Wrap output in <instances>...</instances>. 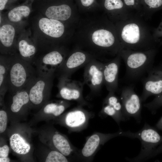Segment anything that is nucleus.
Here are the masks:
<instances>
[{"instance_id": "f257e3e1", "label": "nucleus", "mask_w": 162, "mask_h": 162, "mask_svg": "<svg viewBox=\"0 0 162 162\" xmlns=\"http://www.w3.org/2000/svg\"><path fill=\"white\" fill-rule=\"evenodd\" d=\"M142 17L132 15L127 19L117 22V35L122 49L146 50L158 48L161 39L154 37L153 28Z\"/></svg>"}, {"instance_id": "f03ea898", "label": "nucleus", "mask_w": 162, "mask_h": 162, "mask_svg": "<svg viewBox=\"0 0 162 162\" xmlns=\"http://www.w3.org/2000/svg\"><path fill=\"white\" fill-rule=\"evenodd\" d=\"M158 48L146 50L122 49L119 54L126 67L125 77L132 81H136L153 67Z\"/></svg>"}, {"instance_id": "7ed1b4c3", "label": "nucleus", "mask_w": 162, "mask_h": 162, "mask_svg": "<svg viewBox=\"0 0 162 162\" xmlns=\"http://www.w3.org/2000/svg\"><path fill=\"white\" fill-rule=\"evenodd\" d=\"M37 74L32 64L23 60L19 54L11 55L8 91L13 94L25 88Z\"/></svg>"}, {"instance_id": "20e7f679", "label": "nucleus", "mask_w": 162, "mask_h": 162, "mask_svg": "<svg viewBox=\"0 0 162 162\" xmlns=\"http://www.w3.org/2000/svg\"><path fill=\"white\" fill-rule=\"evenodd\" d=\"M56 70L48 72H37L36 76L29 83L27 88L30 101L33 105H40L50 94L55 76Z\"/></svg>"}, {"instance_id": "39448f33", "label": "nucleus", "mask_w": 162, "mask_h": 162, "mask_svg": "<svg viewBox=\"0 0 162 162\" xmlns=\"http://www.w3.org/2000/svg\"><path fill=\"white\" fill-rule=\"evenodd\" d=\"M134 138L140 140L141 147L137 156L133 158H126L130 162H142L148 160L153 156L154 147L161 140L158 133L146 123L141 130L134 133Z\"/></svg>"}, {"instance_id": "423d86ee", "label": "nucleus", "mask_w": 162, "mask_h": 162, "mask_svg": "<svg viewBox=\"0 0 162 162\" xmlns=\"http://www.w3.org/2000/svg\"><path fill=\"white\" fill-rule=\"evenodd\" d=\"M133 134L130 131H123L121 130L113 133H94L88 137L83 148L78 151L77 157L82 160L90 161L100 147L110 140L118 136L132 138Z\"/></svg>"}, {"instance_id": "0eeeda50", "label": "nucleus", "mask_w": 162, "mask_h": 162, "mask_svg": "<svg viewBox=\"0 0 162 162\" xmlns=\"http://www.w3.org/2000/svg\"><path fill=\"white\" fill-rule=\"evenodd\" d=\"M120 99L123 115L126 120L133 117L138 122H140L142 101L135 92L134 86L130 85L124 87L121 91Z\"/></svg>"}, {"instance_id": "6e6552de", "label": "nucleus", "mask_w": 162, "mask_h": 162, "mask_svg": "<svg viewBox=\"0 0 162 162\" xmlns=\"http://www.w3.org/2000/svg\"><path fill=\"white\" fill-rule=\"evenodd\" d=\"M84 84L69 78L58 79V96L67 100L75 101L82 106L88 105L82 94Z\"/></svg>"}, {"instance_id": "1a4fd4ad", "label": "nucleus", "mask_w": 162, "mask_h": 162, "mask_svg": "<svg viewBox=\"0 0 162 162\" xmlns=\"http://www.w3.org/2000/svg\"><path fill=\"white\" fill-rule=\"evenodd\" d=\"M104 63L92 59L85 66L84 84H86L92 94L99 93L104 84L103 70Z\"/></svg>"}, {"instance_id": "9d476101", "label": "nucleus", "mask_w": 162, "mask_h": 162, "mask_svg": "<svg viewBox=\"0 0 162 162\" xmlns=\"http://www.w3.org/2000/svg\"><path fill=\"white\" fill-rule=\"evenodd\" d=\"M92 59L83 52H75L65 58L62 64L56 69L55 76L58 79L70 78L76 71L85 66Z\"/></svg>"}, {"instance_id": "9b49d317", "label": "nucleus", "mask_w": 162, "mask_h": 162, "mask_svg": "<svg viewBox=\"0 0 162 162\" xmlns=\"http://www.w3.org/2000/svg\"><path fill=\"white\" fill-rule=\"evenodd\" d=\"M110 30L101 29L94 31L92 40L94 44L106 52L117 55L122 48L118 36Z\"/></svg>"}, {"instance_id": "f8f14e48", "label": "nucleus", "mask_w": 162, "mask_h": 162, "mask_svg": "<svg viewBox=\"0 0 162 162\" xmlns=\"http://www.w3.org/2000/svg\"><path fill=\"white\" fill-rule=\"evenodd\" d=\"M142 79L143 91L140 97L142 102L149 96L157 95L162 92V64L153 67Z\"/></svg>"}, {"instance_id": "ddd939ff", "label": "nucleus", "mask_w": 162, "mask_h": 162, "mask_svg": "<svg viewBox=\"0 0 162 162\" xmlns=\"http://www.w3.org/2000/svg\"><path fill=\"white\" fill-rule=\"evenodd\" d=\"M80 105L68 112L64 121L66 125L70 130L78 132L85 129L90 119L94 116L93 113L83 109Z\"/></svg>"}, {"instance_id": "4468645a", "label": "nucleus", "mask_w": 162, "mask_h": 162, "mask_svg": "<svg viewBox=\"0 0 162 162\" xmlns=\"http://www.w3.org/2000/svg\"><path fill=\"white\" fill-rule=\"evenodd\" d=\"M64 54L54 50L48 52L34 62L37 72H48L58 68L65 59Z\"/></svg>"}, {"instance_id": "2eb2a0df", "label": "nucleus", "mask_w": 162, "mask_h": 162, "mask_svg": "<svg viewBox=\"0 0 162 162\" xmlns=\"http://www.w3.org/2000/svg\"><path fill=\"white\" fill-rule=\"evenodd\" d=\"M121 57L119 53L113 59L104 63V84L109 92L115 93L118 88V74Z\"/></svg>"}, {"instance_id": "dca6fc26", "label": "nucleus", "mask_w": 162, "mask_h": 162, "mask_svg": "<svg viewBox=\"0 0 162 162\" xmlns=\"http://www.w3.org/2000/svg\"><path fill=\"white\" fill-rule=\"evenodd\" d=\"M16 31L14 26L4 24L0 28V52L2 55H12L17 50V43L15 42Z\"/></svg>"}, {"instance_id": "f3484780", "label": "nucleus", "mask_w": 162, "mask_h": 162, "mask_svg": "<svg viewBox=\"0 0 162 162\" xmlns=\"http://www.w3.org/2000/svg\"><path fill=\"white\" fill-rule=\"evenodd\" d=\"M38 0L39 6L44 10L46 17L59 21H64L71 16V9L67 4L51 5L45 0Z\"/></svg>"}, {"instance_id": "a211bd4d", "label": "nucleus", "mask_w": 162, "mask_h": 162, "mask_svg": "<svg viewBox=\"0 0 162 162\" xmlns=\"http://www.w3.org/2000/svg\"><path fill=\"white\" fill-rule=\"evenodd\" d=\"M38 26L40 31L49 37L57 38L61 37L64 31L63 24L60 21L42 17L38 21Z\"/></svg>"}, {"instance_id": "6ab92c4d", "label": "nucleus", "mask_w": 162, "mask_h": 162, "mask_svg": "<svg viewBox=\"0 0 162 162\" xmlns=\"http://www.w3.org/2000/svg\"><path fill=\"white\" fill-rule=\"evenodd\" d=\"M104 6L118 22L127 19L132 15L122 0H104Z\"/></svg>"}, {"instance_id": "aec40b11", "label": "nucleus", "mask_w": 162, "mask_h": 162, "mask_svg": "<svg viewBox=\"0 0 162 162\" xmlns=\"http://www.w3.org/2000/svg\"><path fill=\"white\" fill-rule=\"evenodd\" d=\"M19 54L24 60L32 64L37 50L36 44H34L26 38H20L17 42Z\"/></svg>"}, {"instance_id": "412c9836", "label": "nucleus", "mask_w": 162, "mask_h": 162, "mask_svg": "<svg viewBox=\"0 0 162 162\" xmlns=\"http://www.w3.org/2000/svg\"><path fill=\"white\" fill-rule=\"evenodd\" d=\"M52 143L56 149L66 156L76 155L78 152L64 136L59 133H56L52 137Z\"/></svg>"}, {"instance_id": "4be33fe9", "label": "nucleus", "mask_w": 162, "mask_h": 162, "mask_svg": "<svg viewBox=\"0 0 162 162\" xmlns=\"http://www.w3.org/2000/svg\"><path fill=\"white\" fill-rule=\"evenodd\" d=\"M11 55L2 54L0 58V92L4 94L8 90V77Z\"/></svg>"}, {"instance_id": "5701e85b", "label": "nucleus", "mask_w": 162, "mask_h": 162, "mask_svg": "<svg viewBox=\"0 0 162 162\" xmlns=\"http://www.w3.org/2000/svg\"><path fill=\"white\" fill-rule=\"evenodd\" d=\"M31 4H28L27 1L25 3L10 9L7 15L9 20L12 22H18L28 16L31 12Z\"/></svg>"}, {"instance_id": "b1692460", "label": "nucleus", "mask_w": 162, "mask_h": 162, "mask_svg": "<svg viewBox=\"0 0 162 162\" xmlns=\"http://www.w3.org/2000/svg\"><path fill=\"white\" fill-rule=\"evenodd\" d=\"M13 94L10 109L13 112H17L30 101L28 92L26 88Z\"/></svg>"}, {"instance_id": "393cba45", "label": "nucleus", "mask_w": 162, "mask_h": 162, "mask_svg": "<svg viewBox=\"0 0 162 162\" xmlns=\"http://www.w3.org/2000/svg\"><path fill=\"white\" fill-rule=\"evenodd\" d=\"M10 146L16 153L20 154L28 153L30 149V146L18 134L12 135L10 139Z\"/></svg>"}, {"instance_id": "a878e982", "label": "nucleus", "mask_w": 162, "mask_h": 162, "mask_svg": "<svg viewBox=\"0 0 162 162\" xmlns=\"http://www.w3.org/2000/svg\"><path fill=\"white\" fill-rule=\"evenodd\" d=\"M142 16L146 20L156 12L162 10V0H141Z\"/></svg>"}, {"instance_id": "bb28decb", "label": "nucleus", "mask_w": 162, "mask_h": 162, "mask_svg": "<svg viewBox=\"0 0 162 162\" xmlns=\"http://www.w3.org/2000/svg\"><path fill=\"white\" fill-rule=\"evenodd\" d=\"M69 105L68 102L64 101L58 103H52L46 105L44 109V111L45 113L52 114L57 117L61 115Z\"/></svg>"}, {"instance_id": "cd10ccee", "label": "nucleus", "mask_w": 162, "mask_h": 162, "mask_svg": "<svg viewBox=\"0 0 162 162\" xmlns=\"http://www.w3.org/2000/svg\"><path fill=\"white\" fill-rule=\"evenodd\" d=\"M101 112L105 116L111 117L118 125L121 121L126 120L121 114L112 106L107 104L103 103Z\"/></svg>"}, {"instance_id": "c85d7f7f", "label": "nucleus", "mask_w": 162, "mask_h": 162, "mask_svg": "<svg viewBox=\"0 0 162 162\" xmlns=\"http://www.w3.org/2000/svg\"><path fill=\"white\" fill-rule=\"evenodd\" d=\"M122 0L131 14L143 17L141 0Z\"/></svg>"}, {"instance_id": "c756f323", "label": "nucleus", "mask_w": 162, "mask_h": 162, "mask_svg": "<svg viewBox=\"0 0 162 162\" xmlns=\"http://www.w3.org/2000/svg\"><path fill=\"white\" fill-rule=\"evenodd\" d=\"M103 103L107 104L112 106L117 111L123 116L120 100L115 95V92H109L107 95L104 99Z\"/></svg>"}, {"instance_id": "7c9ffc66", "label": "nucleus", "mask_w": 162, "mask_h": 162, "mask_svg": "<svg viewBox=\"0 0 162 162\" xmlns=\"http://www.w3.org/2000/svg\"><path fill=\"white\" fill-rule=\"evenodd\" d=\"M68 160L66 156L56 151H52L48 154L46 159V162H67Z\"/></svg>"}, {"instance_id": "2f4dec72", "label": "nucleus", "mask_w": 162, "mask_h": 162, "mask_svg": "<svg viewBox=\"0 0 162 162\" xmlns=\"http://www.w3.org/2000/svg\"><path fill=\"white\" fill-rule=\"evenodd\" d=\"M162 105V92L156 95V98L151 102L144 105L145 107L152 112L158 107Z\"/></svg>"}, {"instance_id": "473e14b6", "label": "nucleus", "mask_w": 162, "mask_h": 162, "mask_svg": "<svg viewBox=\"0 0 162 162\" xmlns=\"http://www.w3.org/2000/svg\"><path fill=\"white\" fill-rule=\"evenodd\" d=\"M8 118L6 112L3 110L0 111V132L2 133L5 130L7 124Z\"/></svg>"}, {"instance_id": "72a5a7b5", "label": "nucleus", "mask_w": 162, "mask_h": 162, "mask_svg": "<svg viewBox=\"0 0 162 162\" xmlns=\"http://www.w3.org/2000/svg\"><path fill=\"white\" fill-rule=\"evenodd\" d=\"M153 34L154 38L157 40L162 38V19L157 28H153Z\"/></svg>"}, {"instance_id": "f704fd0d", "label": "nucleus", "mask_w": 162, "mask_h": 162, "mask_svg": "<svg viewBox=\"0 0 162 162\" xmlns=\"http://www.w3.org/2000/svg\"><path fill=\"white\" fill-rule=\"evenodd\" d=\"M9 148L6 145H5L0 148V158H6L8 155Z\"/></svg>"}, {"instance_id": "c9c22d12", "label": "nucleus", "mask_w": 162, "mask_h": 162, "mask_svg": "<svg viewBox=\"0 0 162 162\" xmlns=\"http://www.w3.org/2000/svg\"><path fill=\"white\" fill-rule=\"evenodd\" d=\"M16 0H0V10L2 11L6 8L8 5Z\"/></svg>"}, {"instance_id": "e433bc0d", "label": "nucleus", "mask_w": 162, "mask_h": 162, "mask_svg": "<svg viewBox=\"0 0 162 162\" xmlns=\"http://www.w3.org/2000/svg\"><path fill=\"white\" fill-rule=\"evenodd\" d=\"M94 0H81L82 4L86 7L91 5L93 2Z\"/></svg>"}, {"instance_id": "4c0bfd02", "label": "nucleus", "mask_w": 162, "mask_h": 162, "mask_svg": "<svg viewBox=\"0 0 162 162\" xmlns=\"http://www.w3.org/2000/svg\"><path fill=\"white\" fill-rule=\"evenodd\" d=\"M10 161V159L8 158H0V162H9Z\"/></svg>"}, {"instance_id": "58836bf2", "label": "nucleus", "mask_w": 162, "mask_h": 162, "mask_svg": "<svg viewBox=\"0 0 162 162\" xmlns=\"http://www.w3.org/2000/svg\"><path fill=\"white\" fill-rule=\"evenodd\" d=\"M161 45H162V38H160Z\"/></svg>"}, {"instance_id": "ea45409f", "label": "nucleus", "mask_w": 162, "mask_h": 162, "mask_svg": "<svg viewBox=\"0 0 162 162\" xmlns=\"http://www.w3.org/2000/svg\"></svg>"}]
</instances>
